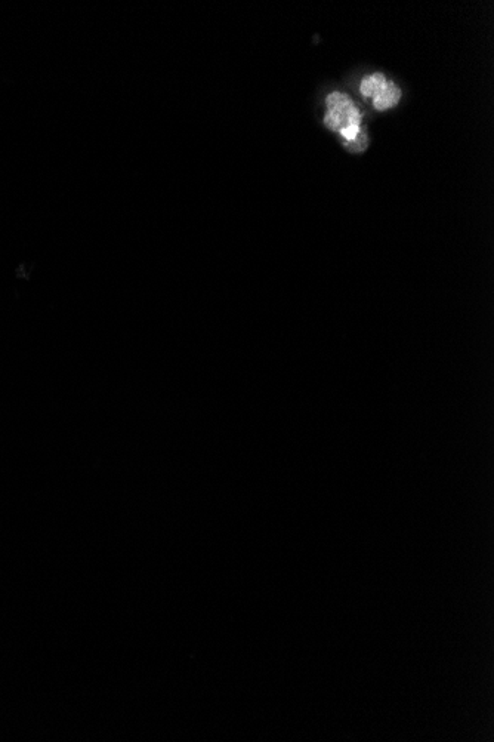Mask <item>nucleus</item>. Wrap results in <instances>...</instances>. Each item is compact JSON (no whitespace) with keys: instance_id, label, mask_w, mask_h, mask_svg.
I'll return each instance as SVG.
<instances>
[{"instance_id":"obj_3","label":"nucleus","mask_w":494,"mask_h":742,"mask_svg":"<svg viewBox=\"0 0 494 742\" xmlns=\"http://www.w3.org/2000/svg\"><path fill=\"white\" fill-rule=\"evenodd\" d=\"M385 83H387V78H385L382 73H375V75L366 76L360 85L361 95H363L364 98H373L375 97L376 92H378Z\"/></svg>"},{"instance_id":"obj_2","label":"nucleus","mask_w":494,"mask_h":742,"mask_svg":"<svg viewBox=\"0 0 494 742\" xmlns=\"http://www.w3.org/2000/svg\"><path fill=\"white\" fill-rule=\"evenodd\" d=\"M373 107L378 112H387L392 107L397 106L401 100V89L395 85L391 80H387L384 86L376 92L375 97L372 98Z\"/></svg>"},{"instance_id":"obj_1","label":"nucleus","mask_w":494,"mask_h":742,"mask_svg":"<svg viewBox=\"0 0 494 742\" xmlns=\"http://www.w3.org/2000/svg\"><path fill=\"white\" fill-rule=\"evenodd\" d=\"M326 104L327 113L324 116V125L330 131L338 132L347 143L355 140L363 131V126H361L363 116L350 95L344 92H332L327 97Z\"/></svg>"},{"instance_id":"obj_4","label":"nucleus","mask_w":494,"mask_h":742,"mask_svg":"<svg viewBox=\"0 0 494 742\" xmlns=\"http://www.w3.org/2000/svg\"><path fill=\"white\" fill-rule=\"evenodd\" d=\"M367 144H369V141H367V135L364 129L360 134H358V137L355 138V140L348 141V143L347 141H344L345 149L351 153H363L364 150L367 149Z\"/></svg>"}]
</instances>
